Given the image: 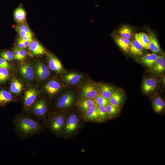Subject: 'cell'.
<instances>
[{
	"label": "cell",
	"instance_id": "30",
	"mask_svg": "<svg viewBox=\"0 0 165 165\" xmlns=\"http://www.w3.org/2000/svg\"><path fill=\"white\" fill-rule=\"evenodd\" d=\"M153 106L154 110L157 113L162 112L165 106V104L163 101L160 97H156L153 101Z\"/></svg>",
	"mask_w": 165,
	"mask_h": 165
},
{
	"label": "cell",
	"instance_id": "25",
	"mask_svg": "<svg viewBox=\"0 0 165 165\" xmlns=\"http://www.w3.org/2000/svg\"><path fill=\"white\" fill-rule=\"evenodd\" d=\"M81 75L75 73H70L66 75L64 78L65 81L70 84L74 85L78 84L82 78Z\"/></svg>",
	"mask_w": 165,
	"mask_h": 165
},
{
	"label": "cell",
	"instance_id": "22",
	"mask_svg": "<svg viewBox=\"0 0 165 165\" xmlns=\"http://www.w3.org/2000/svg\"><path fill=\"white\" fill-rule=\"evenodd\" d=\"M152 71L156 73H160L165 70V60L163 56H158L152 68Z\"/></svg>",
	"mask_w": 165,
	"mask_h": 165
},
{
	"label": "cell",
	"instance_id": "28",
	"mask_svg": "<svg viewBox=\"0 0 165 165\" xmlns=\"http://www.w3.org/2000/svg\"><path fill=\"white\" fill-rule=\"evenodd\" d=\"M97 105L94 99H83L80 101L79 105L84 113L89 108L95 105Z\"/></svg>",
	"mask_w": 165,
	"mask_h": 165
},
{
	"label": "cell",
	"instance_id": "19",
	"mask_svg": "<svg viewBox=\"0 0 165 165\" xmlns=\"http://www.w3.org/2000/svg\"><path fill=\"white\" fill-rule=\"evenodd\" d=\"M60 88L61 85L60 83L54 80L49 81L44 87L46 92L49 94L52 95L56 94Z\"/></svg>",
	"mask_w": 165,
	"mask_h": 165
},
{
	"label": "cell",
	"instance_id": "27",
	"mask_svg": "<svg viewBox=\"0 0 165 165\" xmlns=\"http://www.w3.org/2000/svg\"><path fill=\"white\" fill-rule=\"evenodd\" d=\"M109 118H112L117 116L120 111V106L110 104L107 105L105 106Z\"/></svg>",
	"mask_w": 165,
	"mask_h": 165
},
{
	"label": "cell",
	"instance_id": "15",
	"mask_svg": "<svg viewBox=\"0 0 165 165\" xmlns=\"http://www.w3.org/2000/svg\"><path fill=\"white\" fill-rule=\"evenodd\" d=\"M157 85L156 80L152 78H148L145 79L142 83V89L143 91L148 94L153 91Z\"/></svg>",
	"mask_w": 165,
	"mask_h": 165
},
{
	"label": "cell",
	"instance_id": "31",
	"mask_svg": "<svg viewBox=\"0 0 165 165\" xmlns=\"http://www.w3.org/2000/svg\"><path fill=\"white\" fill-rule=\"evenodd\" d=\"M97 108L98 115L101 121H104L109 118L105 106L97 105Z\"/></svg>",
	"mask_w": 165,
	"mask_h": 165
},
{
	"label": "cell",
	"instance_id": "9",
	"mask_svg": "<svg viewBox=\"0 0 165 165\" xmlns=\"http://www.w3.org/2000/svg\"><path fill=\"white\" fill-rule=\"evenodd\" d=\"M79 118L75 115L70 116L68 119L64 128L65 132L69 134L75 130L78 127Z\"/></svg>",
	"mask_w": 165,
	"mask_h": 165
},
{
	"label": "cell",
	"instance_id": "35",
	"mask_svg": "<svg viewBox=\"0 0 165 165\" xmlns=\"http://www.w3.org/2000/svg\"><path fill=\"white\" fill-rule=\"evenodd\" d=\"M0 68H4L9 69L11 67L7 61L1 57H0Z\"/></svg>",
	"mask_w": 165,
	"mask_h": 165
},
{
	"label": "cell",
	"instance_id": "5",
	"mask_svg": "<svg viewBox=\"0 0 165 165\" xmlns=\"http://www.w3.org/2000/svg\"><path fill=\"white\" fill-rule=\"evenodd\" d=\"M100 94L98 87L91 84H88L84 86L82 89L81 98L94 99Z\"/></svg>",
	"mask_w": 165,
	"mask_h": 165
},
{
	"label": "cell",
	"instance_id": "13",
	"mask_svg": "<svg viewBox=\"0 0 165 165\" xmlns=\"http://www.w3.org/2000/svg\"><path fill=\"white\" fill-rule=\"evenodd\" d=\"M148 31L150 38L149 49L153 53L160 52L161 51V48L155 35L149 30Z\"/></svg>",
	"mask_w": 165,
	"mask_h": 165
},
{
	"label": "cell",
	"instance_id": "36",
	"mask_svg": "<svg viewBox=\"0 0 165 165\" xmlns=\"http://www.w3.org/2000/svg\"><path fill=\"white\" fill-rule=\"evenodd\" d=\"M19 51V58L18 60H22L26 57L27 55V51L24 49L18 48Z\"/></svg>",
	"mask_w": 165,
	"mask_h": 165
},
{
	"label": "cell",
	"instance_id": "29",
	"mask_svg": "<svg viewBox=\"0 0 165 165\" xmlns=\"http://www.w3.org/2000/svg\"><path fill=\"white\" fill-rule=\"evenodd\" d=\"M23 85L17 79H13L10 85L9 89L11 93L18 94L22 90Z\"/></svg>",
	"mask_w": 165,
	"mask_h": 165
},
{
	"label": "cell",
	"instance_id": "18",
	"mask_svg": "<svg viewBox=\"0 0 165 165\" xmlns=\"http://www.w3.org/2000/svg\"><path fill=\"white\" fill-rule=\"evenodd\" d=\"M28 47L32 54L34 55H42L46 53L43 46L35 40L32 39Z\"/></svg>",
	"mask_w": 165,
	"mask_h": 165
},
{
	"label": "cell",
	"instance_id": "11",
	"mask_svg": "<svg viewBox=\"0 0 165 165\" xmlns=\"http://www.w3.org/2000/svg\"><path fill=\"white\" fill-rule=\"evenodd\" d=\"M124 94L122 90H117L109 99V103L114 105L121 106L123 102Z\"/></svg>",
	"mask_w": 165,
	"mask_h": 165
},
{
	"label": "cell",
	"instance_id": "17",
	"mask_svg": "<svg viewBox=\"0 0 165 165\" xmlns=\"http://www.w3.org/2000/svg\"><path fill=\"white\" fill-rule=\"evenodd\" d=\"M14 98L10 92L5 90H0V106L4 107L14 101Z\"/></svg>",
	"mask_w": 165,
	"mask_h": 165
},
{
	"label": "cell",
	"instance_id": "10",
	"mask_svg": "<svg viewBox=\"0 0 165 165\" xmlns=\"http://www.w3.org/2000/svg\"><path fill=\"white\" fill-rule=\"evenodd\" d=\"M100 94L104 97L109 99L117 90L112 86L101 84L98 86Z\"/></svg>",
	"mask_w": 165,
	"mask_h": 165
},
{
	"label": "cell",
	"instance_id": "37",
	"mask_svg": "<svg viewBox=\"0 0 165 165\" xmlns=\"http://www.w3.org/2000/svg\"><path fill=\"white\" fill-rule=\"evenodd\" d=\"M13 54L14 55V59L18 60L19 58V51L18 48H15L13 50Z\"/></svg>",
	"mask_w": 165,
	"mask_h": 165
},
{
	"label": "cell",
	"instance_id": "6",
	"mask_svg": "<svg viewBox=\"0 0 165 165\" xmlns=\"http://www.w3.org/2000/svg\"><path fill=\"white\" fill-rule=\"evenodd\" d=\"M35 72L37 78L40 80L46 79L50 74L48 67L40 62H38L36 64Z\"/></svg>",
	"mask_w": 165,
	"mask_h": 165
},
{
	"label": "cell",
	"instance_id": "38",
	"mask_svg": "<svg viewBox=\"0 0 165 165\" xmlns=\"http://www.w3.org/2000/svg\"><path fill=\"white\" fill-rule=\"evenodd\" d=\"M17 46L19 48L24 49L25 48V46L23 42H22L20 38H19L17 42Z\"/></svg>",
	"mask_w": 165,
	"mask_h": 165
},
{
	"label": "cell",
	"instance_id": "26",
	"mask_svg": "<svg viewBox=\"0 0 165 165\" xmlns=\"http://www.w3.org/2000/svg\"><path fill=\"white\" fill-rule=\"evenodd\" d=\"M119 35L121 37L130 39L133 35L131 28L128 25H124L118 30Z\"/></svg>",
	"mask_w": 165,
	"mask_h": 165
},
{
	"label": "cell",
	"instance_id": "32",
	"mask_svg": "<svg viewBox=\"0 0 165 165\" xmlns=\"http://www.w3.org/2000/svg\"><path fill=\"white\" fill-rule=\"evenodd\" d=\"M94 100L97 105H99L105 106L109 104V100L101 95L98 94Z\"/></svg>",
	"mask_w": 165,
	"mask_h": 165
},
{
	"label": "cell",
	"instance_id": "2",
	"mask_svg": "<svg viewBox=\"0 0 165 165\" xmlns=\"http://www.w3.org/2000/svg\"><path fill=\"white\" fill-rule=\"evenodd\" d=\"M47 111L48 107L46 101L44 99L40 98L37 99L26 113L42 123L46 118Z\"/></svg>",
	"mask_w": 165,
	"mask_h": 165
},
{
	"label": "cell",
	"instance_id": "7",
	"mask_svg": "<svg viewBox=\"0 0 165 165\" xmlns=\"http://www.w3.org/2000/svg\"><path fill=\"white\" fill-rule=\"evenodd\" d=\"M74 100L73 95L69 93L61 96L58 99L56 106L57 108H62L70 106Z\"/></svg>",
	"mask_w": 165,
	"mask_h": 165
},
{
	"label": "cell",
	"instance_id": "3",
	"mask_svg": "<svg viewBox=\"0 0 165 165\" xmlns=\"http://www.w3.org/2000/svg\"><path fill=\"white\" fill-rule=\"evenodd\" d=\"M49 127L52 131L56 134L60 133L64 124V119L63 115L57 114L49 119Z\"/></svg>",
	"mask_w": 165,
	"mask_h": 165
},
{
	"label": "cell",
	"instance_id": "4",
	"mask_svg": "<svg viewBox=\"0 0 165 165\" xmlns=\"http://www.w3.org/2000/svg\"><path fill=\"white\" fill-rule=\"evenodd\" d=\"M38 95V91L34 89H29L25 92L23 98V103L26 112L37 100Z\"/></svg>",
	"mask_w": 165,
	"mask_h": 165
},
{
	"label": "cell",
	"instance_id": "21",
	"mask_svg": "<svg viewBox=\"0 0 165 165\" xmlns=\"http://www.w3.org/2000/svg\"><path fill=\"white\" fill-rule=\"evenodd\" d=\"M135 39L142 46L144 49H149L150 38L148 35L143 32L136 33L135 35Z\"/></svg>",
	"mask_w": 165,
	"mask_h": 165
},
{
	"label": "cell",
	"instance_id": "16",
	"mask_svg": "<svg viewBox=\"0 0 165 165\" xmlns=\"http://www.w3.org/2000/svg\"><path fill=\"white\" fill-rule=\"evenodd\" d=\"M116 42L124 51L128 53L130 51V39L118 36L114 37Z\"/></svg>",
	"mask_w": 165,
	"mask_h": 165
},
{
	"label": "cell",
	"instance_id": "34",
	"mask_svg": "<svg viewBox=\"0 0 165 165\" xmlns=\"http://www.w3.org/2000/svg\"><path fill=\"white\" fill-rule=\"evenodd\" d=\"M0 56L6 61H10L14 59L13 53L10 50L3 51L0 52Z\"/></svg>",
	"mask_w": 165,
	"mask_h": 165
},
{
	"label": "cell",
	"instance_id": "8",
	"mask_svg": "<svg viewBox=\"0 0 165 165\" xmlns=\"http://www.w3.org/2000/svg\"><path fill=\"white\" fill-rule=\"evenodd\" d=\"M20 72L26 80H32L34 77V70L32 66L30 64L26 63L21 65L19 68Z\"/></svg>",
	"mask_w": 165,
	"mask_h": 165
},
{
	"label": "cell",
	"instance_id": "12",
	"mask_svg": "<svg viewBox=\"0 0 165 165\" xmlns=\"http://www.w3.org/2000/svg\"><path fill=\"white\" fill-rule=\"evenodd\" d=\"M48 66L51 70L58 73L63 70V67L60 61L56 57L50 55L48 57Z\"/></svg>",
	"mask_w": 165,
	"mask_h": 165
},
{
	"label": "cell",
	"instance_id": "20",
	"mask_svg": "<svg viewBox=\"0 0 165 165\" xmlns=\"http://www.w3.org/2000/svg\"><path fill=\"white\" fill-rule=\"evenodd\" d=\"M158 56L155 53L148 54L143 56L141 58V62L148 68H152Z\"/></svg>",
	"mask_w": 165,
	"mask_h": 165
},
{
	"label": "cell",
	"instance_id": "23",
	"mask_svg": "<svg viewBox=\"0 0 165 165\" xmlns=\"http://www.w3.org/2000/svg\"><path fill=\"white\" fill-rule=\"evenodd\" d=\"M143 49L142 46L135 39L130 42V51L132 54L141 56L143 54Z\"/></svg>",
	"mask_w": 165,
	"mask_h": 165
},
{
	"label": "cell",
	"instance_id": "33",
	"mask_svg": "<svg viewBox=\"0 0 165 165\" xmlns=\"http://www.w3.org/2000/svg\"><path fill=\"white\" fill-rule=\"evenodd\" d=\"M9 74L8 69L0 68V84L5 82L9 78Z\"/></svg>",
	"mask_w": 165,
	"mask_h": 165
},
{
	"label": "cell",
	"instance_id": "14",
	"mask_svg": "<svg viewBox=\"0 0 165 165\" xmlns=\"http://www.w3.org/2000/svg\"><path fill=\"white\" fill-rule=\"evenodd\" d=\"M97 105L93 106L86 111L84 117L86 120L97 122L101 121L98 115Z\"/></svg>",
	"mask_w": 165,
	"mask_h": 165
},
{
	"label": "cell",
	"instance_id": "24",
	"mask_svg": "<svg viewBox=\"0 0 165 165\" xmlns=\"http://www.w3.org/2000/svg\"><path fill=\"white\" fill-rule=\"evenodd\" d=\"M14 16L15 20L19 24L25 23L26 13L22 5H20L15 9Z\"/></svg>",
	"mask_w": 165,
	"mask_h": 165
},
{
	"label": "cell",
	"instance_id": "1",
	"mask_svg": "<svg viewBox=\"0 0 165 165\" xmlns=\"http://www.w3.org/2000/svg\"><path fill=\"white\" fill-rule=\"evenodd\" d=\"M13 123L14 131L20 139L33 137L43 130L42 123L26 113L16 115Z\"/></svg>",
	"mask_w": 165,
	"mask_h": 165
}]
</instances>
